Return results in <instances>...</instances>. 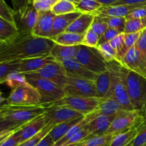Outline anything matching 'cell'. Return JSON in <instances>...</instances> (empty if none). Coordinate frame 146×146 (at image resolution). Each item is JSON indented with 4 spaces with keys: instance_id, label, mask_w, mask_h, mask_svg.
Returning a JSON list of instances; mask_svg holds the SVG:
<instances>
[{
    "instance_id": "obj_18",
    "label": "cell",
    "mask_w": 146,
    "mask_h": 146,
    "mask_svg": "<svg viewBox=\"0 0 146 146\" xmlns=\"http://www.w3.org/2000/svg\"><path fill=\"white\" fill-rule=\"evenodd\" d=\"M56 59L51 55L46 56L36 57L23 59L19 61V72L23 74H28L40 70L46 65L55 61Z\"/></svg>"
},
{
    "instance_id": "obj_21",
    "label": "cell",
    "mask_w": 146,
    "mask_h": 146,
    "mask_svg": "<svg viewBox=\"0 0 146 146\" xmlns=\"http://www.w3.org/2000/svg\"><path fill=\"white\" fill-rule=\"evenodd\" d=\"M97 91V97L106 98L112 97L111 94V80L109 70L101 74H97L94 80Z\"/></svg>"
},
{
    "instance_id": "obj_33",
    "label": "cell",
    "mask_w": 146,
    "mask_h": 146,
    "mask_svg": "<svg viewBox=\"0 0 146 146\" xmlns=\"http://www.w3.org/2000/svg\"><path fill=\"white\" fill-rule=\"evenodd\" d=\"M113 135L106 134L99 136L89 137L77 146H108L112 140Z\"/></svg>"
},
{
    "instance_id": "obj_41",
    "label": "cell",
    "mask_w": 146,
    "mask_h": 146,
    "mask_svg": "<svg viewBox=\"0 0 146 146\" xmlns=\"http://www.w3.org/2000/svg\"><path fill=\"white\" fill-rule=\"evenodd\" d=\"M108 28V25L102 17L99 16H95L91 29L99 36L100 38L102 37Z\"/></svg>"
},
{
    "instance_id": "obj_29",
    "label": "cell",
    "mask_w": 146,
    "mask_h": 146,
    "mask_svg": "<svg viewBox=\"0 0 146 146\" xmlns=\"http://www.w3.org/2000/svg\"><path fill=\"white\" fill-rule=\"evenodd\" d=\"M83 118H84V117L77 118V119L70 120V121H66V122L54 126L48 133L54 143L59 141L60 139H61L74 125L78 123Z\"/></svg>"
},
{
    "instance_id": "obj_2",
    "label": "cell",
    "mask_w": 146,
    "mask_h": 146,
    "mask_svg": "<svg viewBox=\"0 0 146 146\" xmlns=\"http://www.w3.org/2000/svg\"><path fill=\"white\" fill-rule=\"evenodd\" d=\"M46 109L41 105L18 106L3 104L0 107V141L22 129L34 120L42 116Z\"/></svg>"
},
{
    "instance_id": "obj_20",
    "label": "cell",
    "mask_w": 146,
    "mask_h": 146,
    "mask_svg": "<svg viewBox=\"0 0 146 146\" xmlns=\"http://www.w3.org/2000/svg\"><path fill=\"white\" fill-rule=\"evenodd\" d=\"M81 14V12H74L71 14H63V15L56 16L54 20V24H53L52 31L51 34L50 38L52 39L53 38L58 36V34L64 32L66 31L70 25L79 17Z\"/></svg>"
},
{
    "instance_id": "obj_27",
    "label": "cell",
    "mask_w": 146,
    "mask_h": 146,
    "mask_svg": "<svg viewBox=\"0 0 146 146\" xmlns=\"http://www.w3.org/2000/svg\"><path fill=\"white\" fill-rule=\"evenodd\" d=\"M95 16L93 14H81L66 31L76 33L78 34H84L91 27Z\"/></svg>"
},
{
    "instance_id": "obj_53",
    "label": "cell",
    "mask_w": 146,
    "mask_h": 146,
    "mask_svg": "<svg viewBox=\"0 0 146 146\" xmlns=\"http://www.w3.org/2000/svg\"><path fill=\"white\" fill-rule=\"evenodd\" d=\"M99 1L103 6H111L113 5L115 3L121 1V0H97Z\"/></svg>"
},
{
    "instance_id": "obj_9",
    "label": "cell",
    "mask_w": 146,
    "mask_h": 146,
    "mask_svg": "<svg viewBox=\"0 0 146 146\" xmlns=\"http://www.w3.org/2000/svg\"><path fill=\"white\" fill-rule=\"evenodd\" d=\"M145 118L139 110L121 109L114 117L106 134L113 136L131 129L141 119Z\"/></svg>"
},
{
    "instance_id": "obj_14",
    "label": "cell",
    "mask_w": 146,
    "mask_h": 146,
    "mask_svg": "<svg viewBox=\"0 0 146 146\" xmlns=\"http://www.w3.org/2000/svg\"><path fill=\"white\" fill-rule=\"evenodd\" d=\"M56 15L51 11L38 12V19L32 31V35L50 38Z\"/></svg>"
},
{
    "instance_id": "obj_38",
    "label": "cell",
    "mask_w": 146,
    "mask_h": 146,
    "mask_svg": "<svg viewBox=\"0 0 146 146\" xmlns=\"http://www.w3.org/2000/svg\"><path fill=\"white\" fill-rule=\"evenodd\" d=\"M100 17V16H99ZM107 24L108 27L115 29L120 34L125 32L126 19L125 17H101Z\"/></svg>"
},
{
    "instance_id": "obj_13",
    "label": "cell",
    "mask_w": 146,
    "mask_h": 146,
    "mask_svg": "<svg viewBox=\"0 0 146 146\" xmlns=\"http://www.w3.org/2000/svg\"><path fill=\"white\" fill-rule=\"evenodd\" d=\"M46 112L43 115L46 126H56L66 121L83 118L85 115L74 110L66 108H45Z\"/></svg>"
},
{
    "instance_id": "obj_42",
    "label": "cell",
    "mask_w": 146,
    "mask_h": 146,
    "mask_svg": "<svg viewBox=\"0 0 146 146\" xmlns=\"http://www.w3.org/2000/svg\"><path fill=\"white\" fill-rule=\"evenodd\" d=\"M53 128H54V126H46L41 132L37 134L36 135L27 140V141H24V142L21 143L18 146H36L44 137L46 136L49 133V132Z\"/></svg>"
},
{
    "instance_id": "obj_47",
    "label": "cell",
    "mask_w": 146,
    "mask_h": 146,
    "mask_svg": "<svg viewBox=\"0 0 146 146\" xmlns=\"http://www.w3.org/2000/svg\"><path fill=\"white\" fill-rule=\"evenodd\" d=\"M141 34V31L130 33V34H125V44L128 50L132 47L135 46L136 43L138 42V39H139Z\"/></svg>"
},
{
    "instance_id": "obj_3",
    "label": "cell",
    "mask_w": 146,
    "mask_h": 146,
    "mask_svg": "<svg viewBox=\"0 0 146 146\" xmlns=\"http://www.w3.org/2000/svg\"><path fill=\"white\" fill-rule=\"evenodd\" d=\"M108 70L111 80V94L123 108L128 111L135 110L130 100L125 85V76L128 69L117 61L108 63Z\"/></svg>"
},
{
    "instance_id": "obj_45",
    "label": "cell",
    "mask_w": 146,
    "mask_h": 146,
    "mask_svg": "<svg viewBox=\"0 0 146 146\" xmlns=\"http://www.w3.org/2000/svg\"><path fill=\"white\" fill-rule=\"evenodd\" d=\"M137 49L143 61L146 64V29L141 31L138 42L135 44Z\"/></svg>"
},
{
    "instance_id": "obj_54",
    "label": "cell",
    "mask_w": 146,
    "mask_h": 146,
    "mask_svg": "<svg viewBox=\"0 0 146 146\" xmlns=\"http://www.w3.org/2000/svg\"><path fill=\"white\" fill-rule=\"evenodd\" d=\"M141 114H142L143 115H144L145 117H146V101L145 104H144L143 108L142 111H141Z\"/></svg>"
},
{
    "instance_id": "obj_51",
    "label": "cell",
    "mask_w": 146,
    "mask_h": 146,
    "mask_svg": "<svg viewBox=\"0 0 146 146\" xmlns=\"http://www.w3.org/2000/svg\"><path fill=\"white\" fill-rule=\"evenodd\" d=\"M120 4H133V5L146 6V0H121V1L115 3L113 5H120Z\"/></svg>"
},
{
    "instance_id": "obj_4",
    "label": "cell",
    "mask_w": 146,
    "mask_h": 146,
    "mask_svg": "<svg viewBox=\"0 0 146 146\" xmlns=\"http://www.w3.org/2000/svg\"><path fill=\"white\" fill-rule=\"evenodd\" d=\"M99 103L98 97H78L65 96L58 101L41 105L44 108H66L86 115L96 109Z\"/></svg>"
},
{
    "instance_id": "obj_35",
    "label": "cell",
    "mask_w": 146,
    "mask_h": 146,
    "mask_svg": "<svg viewBox=\"0 0 146 146\" xmlns=\"http://www.w3.org/2000/svg\"><path fill=\"white\" fill-rule=\"evenodd\" d=\"M126 19V18H125ZM146 29V17L141 19H126L125 32V34L139 32Z\"/></svg>"
},
{
    "instance_id": "obj_12",
    "label": "cell",
    "mask_w": 146,
    "mask_h": 146,
    "mask_svg": "<svg viewBox=\"0 0 146 146\" xmlns=\"http://www.w3.org/2000/svg\"><path fill=\"white\" fill-rule=\"evenodd\" d=\"M64 91L66 96L78 97H97L94 81L67 76Z\"/></svg>"
},
{
    "instance_id": "obj_37",
    "label": "cell",
    "mask_w": 146,
    "mask_h": 146,
    "mask_svg": "<svg viewBox=\"0 0 146 146\" xmlns=\"http://www.w3.org/2000/svg\"><path fill=\"white\" fill-rule=\"evenodd\" d=\"M97 49L101 54L106 62L110 63L117 61V53L113 48L111 46L109 42H105L100 44L97 47Z\"/></svg>"
},
{
    "instance_id": "obj_28",
    "label": "cell",
    "mask_w": 146,
    "mask_h": 146,
    "mask_svg": "<svg viewBox=\"0 0 146 146\" xmlns=\"http://www.w3.org/2000/svg\"><path fill=\"white\" fill-rule=\"evenodd\" d=\"M84 34H78L68 31H64L52 38L55 44L64 46L82 45Z\"/></svg>"
},
{
    "instance_id": "obj_55",
    "label": "cell",
    "mask_w": 146,
    "mask_h": 146,
    "mask_svg": "<svg viewBox=\"0 0 146 146\" xmlns=\"http://www.w3.org/2000/svg\"><path fill=\"white\" fill-rule=\"evenodd\" d=\"M145 120H146V117H145Z\"/></svg>"
},
{
    "instance_id": "obj_11",
    "label": "cell",
    "mask_w": 146,
    "mask_h": 146,
    "mask_svg": "<svg viewBox=\"0 0 146 146\" xmlns=\"http://www.w3.org/2000/svg\"><path fill=\"white\" fill-rule=\"evenodd\" d=\"M25 76L26 78L49 80L62 88L65 86L67 81V74L65 69L56 60L35 72L25 74Z\"/></svg>"
},
{
    "instance_id": "obj_31",
    "label": "cell",
    "mask_w": 146,
    "mask_h": 146,
    "mask_svg": "<svg viewBox=\"0 0 146 146\" xmlns=\"http://www.w3.org/2000/svg\"><path fill=\"white\" fill-rule=\"evenodd\" d=\"M111 46L115 49L117 53V61L122 64V60L128 49L125 44V33L120 34L118 36L110 41Z\"/></svg>"
},
{
    "instance_id": "obj_43",
    "label": "cell",
    "mask_w": 146,
    "mask_h": 146,
    "mask_svg": "<svg viewBox=\"0 0 146 146\" xmlns=\"http://www.w3.org/2000/svg\"><path fill=\"white\" fill-rule=\"evenodd\" d=\"M60 0H33V6L38 11H51L54 6Z\"/></svg>"
},
{
    "instance_id": "obj_48",
    "label": "cell",
    "mask_w": 146,
    "mask_h": 146,
    "mask_svg": "<svg viewBox=\"0 0 146 146\" xmlns=\"http://www.w3.org/2000/svg\"><path fill=\"white\" fill-rule=\"evenodd\" d=\"M120 34V33L118 32L117 30H115V29L110 28L108 27L106 31H105V33L104 34V35L102 36L101 38H100V44H103V43L105 42H110L111 41H112L113 38H115V37L118 36Z\"/></svg>"
},
{
    "instance_id": "obj_34",
    "label": "cell",
    "mask_w": 146,
    "mask_h": 146,
    "mask_svg": "<svg viewBox=\"0 0 146 146\" xmlns=\"http://www.w3.org/2000/svg\"><path fill=\"white\" fill-rule=\"evenodd\" d=\"M19 61H12L0 63V83L1 84L9 74L14 72H19Z\"/></svg>"
},
{
    "instance_id": "obj_24",
    "label": "cell",
    "mask_w": 146,
    "mask_h": 146,
    "mask_svg": "<svg viewBox=\"0 0 146 146\" xmlns=\"http://www.w3.org/2000/svg\"><path fill=\"white\" fill-rule=\"evenodd\" d=\"M19 36V32L17 27L0 18V45L11 44Z\"/></svg>"
},
{
    "instance_id": "obj_7",
    "label": "cell",
    "mask_w": 146,
    "mask_h": 146,
    "mask_svg": "<svg viewBox=\"0 0 146 146\" xmlns=\"http://www.w3.org/2000/svg\"><path fill=\"white\" fill-rule=\"evenodd\" d=\"M75 59L96 74H101L108 70V63L96 48L81 45Z\"/></svg>"
},
{
    "instance_id": "obj_8",
    "label": "cell",
    "mask_w": 146,
    "mask_h": 146,
    "mask_svg": "<svg viewBox=\"0 0 146 146\" xmlns=\"http://www.w3.org/2000/svg\"><path fill=\"white\" fill-rule=\"evenodd\" d=\"M41 96V105L50 104L61 99L66 96L64 88L49 80L44 78H27Z\"/></svg>"
},
{
    "instance_id": "obj_50",
    "label": "cell",
    "mask_w": 146,
    "mask_h": 146,
    "mask_svg": "<svg viewBox=\"0 0 146 146\" xmlns=\"http://www.w3.org/2000/svg\"><path fill=\"white\" fill-rule=\"evenodd\" d=\"M14 11L24 8L29 4H33V0H11Z\"/></svg>"
},
{
    "instance_id": "obj_1",
    "label": "cell",
    "mask_w": 146,
    "mask_h": 146,
    "mask_svg": "<svg viewBox=\"0 0 146 146\" xmlns=\"http://www.w3.org/2000/svg\"><path fill=\"white\" fill-rule=\"evenodd\" d=\"M54 44L51 38L19 36L11 44L0 45V63L46 56Z\"/></svg>"
},
{
    "instance_id": "obj_26",
    "label": "cell",
    "mask_w": 146,
    "mask_h": 146,
    "mask_svg": "<svg viewBox=\"0 0 146 146\" xmlns=\"http://www.w3.org/2000/svg\"><path fill=\"white\" fill-rule=\"evenodd\" d=\"M46 127L44 116H41L26 125L21 131V143L33 138Z\"/></svg>"
},
{
    "instance_id": "obj_15",
    "label": "cell",
    "mask_w": 146,
    "mask_h": 146,
    "mask_svg": "<svg viewBox=\"0 0 146 146\" xmlns=\"http://www.w3.org/2000/svg\"><path fill=\"white\" fill-rule=\"evenodd\" d=\"M65 69L67 76L94 81L97 74L87 69L76 59L56 60Z\"/></svg>"
},
{
    "instance_id": "obj_10",
    "label": "cell",
    "mask_w": 146,
    "mask_h": 146,
    "mask_svg": "<svg viewBox=\"0 0 146 146\" xmlns=\"http://www.w3.org/2000/svg\"><path fill=\"white\" fill-rule=\"evenodd\" d=\"M38 17V11L34 8L33 4L15 11L14 20L20 36L32 35L33 29L36 23Z\"/></svg>"
},
{
    "instance_id": "obj_52",
    "label": "cell",
    "mask_w": 146,
    "mask_h": 146,
    "mask_svg": "<svg viewBox=\"0 0 146 146\" xmlns=\"http://www.w3.org/2000/svg\"><path fill=\"white\" fill-rule=\"evenodd\" d=\"M54 144V142L53 141V140L51 139V136L49 135V134L46 135V136L44 137L38 144L36 146H53Z\"/></svg>"
},
{
    "instance_id": "obj_49",
    "label": "cell",
    "mask_w": 146,
    "mask_h": 146,
    "mask_svg": "<svg viewBox=\"0 0 146 146\" xmlns=\"http://www.w3.org/2000/svg\"><path fill=\"white\" fill-rule=\"evenodd\" d=\"M145 17H146V6L135 9L126 17V19H141Z\"/></svg>"
},
{
    "instance_id": "obj_17",
    "label": "cell",
    "mask_w": 146,
    "mask_h": 146,
    "mask_svg": "<svg viewBox=\"0 0 146 146\" xmlns=\"http://www.w3.org/2000/svg\"><path fill=\"white\" fill-rule=\"evenodd\" d=\"M145 7L142 5H133V4H120V5L103 6L96 12L94 16L100 17H115L126 18L133 11L137 8Z\"/></svg>"
},
{
    "instance_id": "obj_19",
    "label": "cell",
    "mask_w": 146,
    "mask_h": 146,
    "mask_svg": "<svg viewBox=\"0 0 146 146\" xmlns=\"http://www.w3.org/2000/svg\"><path fill=\"white\" fill-rule=\"evenodd\" d=\"M115 116L99 115L90 121L86 125V128L90 133V137L106 135Z\"/></svg>"
},
{
    "instance_id": "obj_32",
    "label": "cell",
    "mask_w": 146,
    "mask_h": 146,
    "mask_svg": "<svg viewBox=\"0 0 146 146\" xmlns=\"http://www.w3.org/2000/svg\"><path fill=\"white\" fill-rule=\"evenodd\" d=\"M51 11L56 16H58L77 12L78 10L75 4L69 0H60L54 6Z\"/></svg>"
},
{
    "instance_id": "obj_23",
    "label": "cell",
    "mask_w": 146,
    "mask_h": 146,
    "mask_svg": "<svg viewBox=\"0 0 146 146\" xmlns=\"http://www.w3.org/2000/svg\"><path fill=\"white\" fill-rule=\"evenodd\" d=\"M145 117L137 123L133 128L125 132L113 137L108 146H128L136 135L141 125L145 122Z\"/></svg>"
},
{
    "instance_id": "obj_22",
    "label": "cell",
    "mask_w": 146,
    "mask_h": 146,
    "mask_svg": "<svg viewBox=\"0 0 146 146\" xmlns=\"http://www.w3.org/2000/svg\"><path fill=\"white\" fill-rule=\"evenodd\" d=\"M121 109H123L121 104L114 98H99V103L95 112L98 115H105L115 116Z\"/></svg>"
},
{
    "instance_id": "obj_6",
    "label": "cell",
    "mask_w": 146,
    "mask_h": 146,
    "mask_svg": "<svg viewBox=\"0 0 146 146\" xmlns=\"http://www.w3.org/2000/svg\"><path fill=\"white\" fill-rule=\"evenodd\" d=\"M7 104L18 106H35L41 105V96L37 90L27 81L11 90L7 98Z\"/></svg>"
},
{
    "instance_id": "obj_40",
    "label": "cell",
    "mask_w": 146,
    "mask_h": 146,
    "mask_svg": "<svg viewBox=\"0 0 146 146\" xmlns=\"http://www.w3.org/2000/svg\"><path fill=\"white\" fill-rule=\"evenodd\" d=\"M100 38L91 28L84 34V41L82 45L86 46L91 47V48H97L99 45Z\"/></svg>"
},
{
    "instance_id": "obj_36",
    "label": "cell",
    "mask_w": 146,
    "mask_h": 146,
    "mask_svg": "<svg viewBox=\"0 0 146 146\" xmlns=\"http://www.w3.org/2000/svg\"><path fill=\"white\" fill-rule=\"evenodd\" d=\"M27 82L25 75L19 72H14L9 74L4 80L3 84H5L11 90Z\"/></svg>"
},
{
    "instance_id": "obj_46",
    "label": "cell",
    "mask_w": 146,
    "mask_h": 146,
    "mask_svg": "<svg viewBox=\"0 0 146 146\" xmlns=\"http://www.w3.org/2000/svg\"><path fill=\"white\" fill-rule=\"evenodd\" d=\"M21 130L0 141V146H18L21 143Z\"/></svg>"
},
{
    "instance_id": "obj_25",
    "label": "cell",
    "mask_w": 146,
    "mask_h": 146,
    "mask_svg": "<svg viewBox=\"0 0 146 146\" xmlns=\"http://www.w3.org/2000/svg\"><path fill=\"white\" fill-rule=\"evenodd\" d=\"M80 46L81 45L64 46L55 44L53 48H51L50 55L58 61L75 59Z\"/></svg>"
},
{
    "instance_id": "obj_30",
    "label": "cell",
    "mask_w": 146,
    "mask_h": 146,
    "mask_svg": "<svg viewBox=\"0 0 146 146\" xmlns=\"http://www.w3.org/2000/svg\"><path fill=\"white\" fill-rule=\"evenodd\" d=\"M75 4L78 12L81 14H94L103 7L97 0H69Z\"/></svg>"
},
{
    "instance_id": "obj_5",
    "label": "cell",
    "mask_w": 146,
    "mask_h": 146,
    "mask_svg": "<svg viewBox=\"0 0 146 146\" xmlns=\"http://www.w3.org/2000/svg\"><path fill=\"white\" fill-rule=\"evenodd\" d=\"M125 85L133 106L141 112L146 101V78L128 69Z\"/></svg>"
},
{
    "instance_id": "obj_16",
    "label": "cell",
    "mask_w": 146,
    "mask_h": 146,
    "mask_svg": "<svg viewBox=\"0 0 146 146\" xmlns=\"http://www.w3.org/2000/svg\"><path fill=\"white\" fill-rule=\"evenodd\" d=\"M122 65L146 78V64L140 56L136 46L130 48L122 60Z\"/></svg>"
},
{
    "instance_id": "obj_39",
    "label": "cell",
    "mask_w": 146,
    "mask_h": 146,
    "mask_svg": "<svg viewBox=\"0 0 146 146\" xmlns=\"http://www.w3.org/2000/svg\"><path fill=\"white\" fill-rule=\"evenodd\" d=\"M14 16L15 11L14 9H11L4 0H0V18L16 26Z\"/></svg>"
},
{
    "instance_id": "obj_44",
    "label": "cell",
    "mask_w": 146,
    "mask_h": 146,
    "mask_svg": "<svg viewBox=\"0 0 146 146\" xmlns=\"http://www.w3.org/2000/svg\"><path fill=\"white\" fill-rule=\"evenodd\" d=\"M128 146H146V120L141 125L136 135Z\"/></svg>"
}]
</instances>
